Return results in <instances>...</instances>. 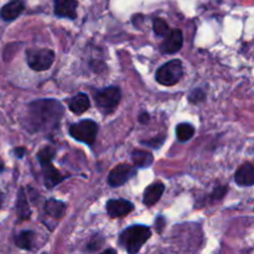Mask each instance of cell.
<instances>
[{"label":"cell","mask_w":254,"mask_h":254,"mask_svg":"<svg viewBox=\"0 0 254 254\" xmlns=\"http://www.w3.org/2000/svg\"><path fill=\"white\" fill-rule=\"evenodd\" d=\"M15 154L17 155V158H22L25 154V149L24 148H16L15 149Z\"/></svg>","instance_id":"obj_25"},{"label":"cell","mask_w":254,"mask_h":254,"mask_svg":"<svg viewBox=\"0 0 254 254\" xmlns=\"http://www.w3.org/2000/svg\"><path fill=\"white\" fill-rule=\"evenodd\" d=\"M62 106L55 99H41L30 104L29 121L34 130L40 131L52 128L62 117Z\"/></svg>","instance_id":"obj_1"},{"label":"cell","mask_w":254,"mask_h":254,"mask_svg":"<svg viewBox=\"0 0 254 254\" xmlns=\"http://www.w3.org/2000/svg\"><path fill=\"white\" fill-rule=\"evenodd\" d=\"M101 254H117V252L114 250H107V251H104V252L101 253Z\"/></svg>","instance_id":"obj_26"},{"label":"cell","mask_w":254,"mask_h":254,"mask_svg":"<svg viewBox=\"0 0 254 254\" xmlns=\"http://www.w3.org/2000/svg\"><path fill=\"white\" fill-rule=\"evenodd\" d=\"M184 74V67L181 61L173 60L168 64H163L160 68L156 71L155 78L163 86H174L181 79Z\"/></svg>","instance_id":"obj_3"},{"label":"cell","mask_w":254,"mask_h":254,"mask_svg":"<svg viewBox=\"0 0 254 254\" xmlns=\"http://www.w3.org/2000/svg\"><path fill=\"white\" fill-rule=\"evenodd\" d=\"M153 29L158 36H165L169 34V25L165 20L160 19V17H156L153 22Z\"/></svg>","instance_id":"obj_22"},{"label":"cell","mask_w":254,"mask_h":254,"mask_svg":"<svg viewBox=\"0 0 254 254\" xmlns=\"http://www.w3.org/2000/svg\"><path fill=\"white\" fill-rule=\"evenodd\" d=\"M183 32H181V30L175 29L166 35L165 40L160 45V50L163 54H175V52H178L183 47Z\"/></svg>","instance_id":"obj_9"},{"label":"cell","mask_w":254,"mask_h":254,"mask_svg":"<svg viewBox=\"0 0 254 254\" xmlns=\"http://www.w3.org/2000/svg\"><path fill=\"white\" fill-rule=\"evenodd\" d=\"M24 9L25 4L22 0H11V1H9L1 7V10H0V17L4 21H12V20L20 16V14L24 11Z\"/></svg>","instance_id":"obj_11"},{"label":"cell","mask_w":254,"mask_h":254,"mask_svg":"<svg viewBox=\"0 0 254 254\" xmlns=\"http://www.w3.org/2000/svg\"><path fill=\"white\" fill-rule=\"evenodd\" d=\"M91 103H89V98L87 94L84 93H78L73 97V98L69 99L68 107L71 109V112H73L74 114H82L89 108Z\"/></svg>","instance_id":"obj_14"},{"label":"cell","mask_w":254,"mask_h":254,"mask_svg":"<svg viewBox=\"0 0 254 254\" xmlns=\"http://www.w3.org/2000/svg\"><path fill=\"white\" fill-rule=\"evenodd\" d=\"M32 241H34V232L31 231H22L21 233L15 237V245L21 250H31Z\"/></svg>","instance_id":"obj_19"},{"label":"cell","mask_w":254,"mask_h":254,"mask_svg":"<svg viewBox=\"0 0 254 254\" xmlns=\"http://www.w3.org/2000/svg\"><path fill=\"white\" fill-rule=\"evenodd\" d=\"M133 203L129 201L119 198V200H109L107 202V212L111 217L119 218L129 215L133 211Z\"/></svg>","instance_id":"obj_10"},{"label":"cell","mask_w":254,"mask_h":254,"mask_svg":"<svg viewBox=\"0 0 254 254\" xmlns=\"http://www.w3.org/2000/svg\"><path fill=\"white\" fill-rule=\"evenodd\" d=\"M226 192H227V188L226 186H221V188H217L212 193V200H221L222 197H225Z\"/></svg>","instance_id":"obj_23"},{"label":"cell","mask_w":254,"mask_h":254,"mask_svg":"<svg viewBox=\"0 0 254 254\" xmlns=\"http://www.w3.org/2000/svg\"><path fill=\"white\" fill-rule=\"evenodd\" d=\"M131 159H133L135 166H138V168L140 169L149 168L154 161L153 155H151L150 153H148V151H144V150L133 151V154H131Z\"/></svg>","instance_id":"obj_17"},{"label":"cell","mask_w":254,"mask_h":254,"mask_svg":"<svg viewBox=\"0 0 254 254\" xmlns=\"http://www.w3.org/2000/svg\"><path fill=\"white\" fill-rule=\"evenodd\" d=\"M1 203H2V195L0 193V206H1Z\"/></svg>","instance_id":"obj_27"},{"label":"cell","mask_w":254,"mask_h":254,"mask_svg":"<svg viewBox=\"0 0 254 254\" xmlns=\"http://www.w3.org/2000/svg\"><path fill=\"white\" fill-rule=\"evenodd\" d=\"M64 210H66V205L61 201L54 200V198H50L45 203V211L47 212V215L54 218H61L64 216Z\"/></svg>","instance_id":"obj_16"},{"label":"cell","mask_w":254,"mask_h":254,"mask_svg":"<svg viewBox=\"0 0 254 254\" xmlns=\"http://www.w3.org/2000/svg\"><path fill=\"white\" fill-rule=\"evenodd\" d=\"M134 175H135V169L133 166L128 165V164H121L109 173L108 184L112 188H119Z\"/></svg>","instance_id":"obj_7"},{"label":"cell","mask_w":254,"mask_h":254,"mask_svg":"<svg viewBox=\"0 0 254 254\" xmlns=\"http://www.w3.org/2000/svg\"><path fill=\"white\" fill-rule=\"evenodd\" d=\"M97 133H98V126L96 122L89 121H81L76 124H72L69 128V134L73 139L77 141L87 144V145H92L96 140Z\"/></svg>","instance_id":"obj_4"},{"label":"cell","mask_w":254,"mask_h":254,"mask_svg":"<svg viewBox=\"0 0 254 254\" xmlns=\"http://www.w3.org/2000/svg\"><path fill=\"white\" fill-rule=\"evenodd\" d=\"M44 254H45V253H44Z\"/></svg>","instance_id":"obj_28"},{"label":"cell","mask_w":254,"mask_h":254,"mask_svg":"<svg viewBox=\"0 0 254 254\" xmlns=\"http://www.w3.org/2000/svg\"><path fill=\"white\" fill-rule=\"evenodd\" d=\"M195 134V128L189 123H181L176 127V136L180 141H188Z\"/></svg>","instance_id":"obj_20"},{"label":"cell","mask_w":254,"mask_h":254,"mask_svg":"<svg viewBox=\"0 0 254 254\" xmlns=\"http://www.w3.org/2000/svg\"><path fill=\"white\" fill-rule=\"evenodd\" d=\"M122 94L118 87H108L94 94L96 104L104 114H109L118 107Z\"/></svg>","instance_id":"obj_5"},{"label":"cell","mask_w":254,"mask_h":254,"mask_svg":"<svg viewBox=\"0 0 254 254\" xmlns=\"http://www.w3.org/2000/svg\"><path fill=\"white\" fill-rule=\"evenodd\" d=\"M16 211L17 215L21 220H27L31 215V211H30L29 203H27V198L26 195H25L24 190L19 191V197H17V202H16Z\"/></svg>","instance_id":"obj_18"},{"label":"cell","mask_w":254,"mask_h":254,"mask_svg":"<svg viewBox=\"0 0 254 254\" xmlns=\"http://www.w3.org/2000/svg\"><path fill=\"white\" fill-rule=\"evenodd\" d=\"M77 0H54V11L59 17L74 20L77 17Z\"/></svg>","instance_id":"obj_8"},{"label":"cell","mask_w":254,"mask_h":254,"mask_svg":"<svg viewBox=\"0 0 254 254\" xmlns=\"http://www.w3.org/2000/svg\"><path fill=\"white\" fill-rule=\"evenodd\" d=\"M164 143V139H161V140L158 141V139H153L151 141H144V144L145 145H149L151 146V148H155V149H159L161 146V144Z\"/></svg>","instance_id":"obj_24"},{"label":"cell","mask_w":254,"mask_h":254,"mask_svg":"<svg viewBox=\"0 0 254 254\" xmlns=\"http://www.w3.org/2000/svg\"><path fill=\"white\" fill-rule=\"evenodd\" d=\"M44 175H45V184H46L50 189L59 185V184L64 180L61 174H60L59 171L51 165V164H47V165L44 166Z\"/></svg>","instance_id":"obj_15"},{"label":"cell","mask_w":254,"mask_h":254,"mask_svg":"<svg viewBox=\"0 0 254 254\" xmlns=\"http://www.w3.org/2000/svg\"><path fill=\"white\" fill-rule=\"evenodd\" d=\"M55 60V52L49 49L30 50L27 51V64L34 71H46Z\"/></svg>","instance_id":"obj_6"},{"label":"cell","mask_w":254,"mask_h":254,"mask_svg":"<svg viewBox=\"0 0 254 254\" xmlns=\"http://www.w3.org/2000/svg\"><path fill=\"white\" fill-rule=\"evenodd\" d=\"M164 190H165V186H164L161 183L151 184V185L146 189L145 192H144V198H143L144 205L146 206L155 205V203L160 200Z\"/></svg>","instance_id":"obj_13"},{"label":"cell","mask_w":254,"mask_h":254,"mask_svg":"<svg viewBox=\"0 0 254 254\" xmlns=\"http://www.w3.org/2000/svg\"><path fill=\"white\" fill-rule=\"evenodd\" d=\"M235 180L240 186H252L254 184V168L252 164H243L236 173Z\"/></svg>","instance_id":"obj_12"},{"label":"cell","mask_w":254,"mask_h":254,"mask_svg":"<svg viewBox=\"0 0 254 254\" xmlns=\"http://www.w3.org/2000/svg\"><path fill=\"white\" fill-rule=\"evenodd\" d=\"M55 154H56V151H55L54 148H51V146H45L44 149H41V150L39 151L37 159H39L40 164H41L42 166H45L47 165V164H51Z\"/></svg>","instance_id":"obj_21"},{"label":"cell","mask_w":254,"mask_h":254,"mask_svg":"<svg viewBox=\"0 0 254 254\" xmlns=\"http://www.w3.org/2000/svg\"><path fill=\"white\" fill-rule=\"evenodd\" d=\"M150 236V230L145 226H130L122 232L119 242L129 254H136Z\"/></svg>","instance_id":"obj_2"}]
</instances>
